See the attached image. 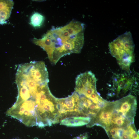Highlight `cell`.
<instances>
[{
  "instance_id": "cell-1",
  "label": "cell",
  "mask_w": 139,
  "mask_h": 139,
  "mask_svg": "<svg viewBox=\"0 0 139 139\" xmlns=\"http://www.w3.org/2000/svg\"><path fill=\"white\" fill-rule=\"evenodd\" d=\"M84 24L72 20L62 27L53 28L40 39L33 42L46 53L49 60L55 64L62 57L80 53L84 44Z\"/></svg>"
},
{
  "instance_id": "cell-2",
  "label": "cell",
  "mask_w": 139,
  "mask_h": 139,
  "mask_svg": "<svg viewBox=\"0 0 139 139\" xmlns=\"http://www.w3.org/2000/svg\"><path fill=\"white\" fill-rule=\"evenodd\" d=\"M40 86L19 92L16 101L6 111V115L27 126L45 127V99L40 91Z\"/></svg>"
},
{
  "instance_id": "cell-3",
  "label": "cell",
  "mask_w": 139,
  "mask_h": 139,
  "mask_svg": "<svg viewBox=\"0 0 139 139\" xmlns=\"http://www.w3.org/2000/svg\"><path fill=\"white\" fill-rule=\"evenodd\" d=\"M111 55L116 59L121 68L127 72L135 60V46L131 33L127 32L109 44Z\"/></svg>"
},
{
  "instance_id": "cell-4",
  "label": "cell",
  "mask_w": 139,
  "mask_h": 139,
  "mask_svg": "<svg viewBox=\"0 0 139 139\" xmlns=\"http://www.w3.org/2000/svg\"><path fill=\"white\" fill-rule=\"evenodd\" d=\"M137 105L136 97L130 94L111 102L112 116L115 118H121L128 123H134Z\"/></svg>"
},
{
  "instance_id": "cell-5",
  "label": "cell",
  "mask_w": 139,
  "mask_h": 139,
  "mask_svg": "<svg viewBox=\"0 0 139 139\" xmlns=\"http://www.w3.org/2000/svg\"><path fill=\"white\" fill-rule=\"evenodd\" d=\"M112 84V88L117 96L124 95L136 88L138 84L136 77L130 71L115 74L113 77Z\"/></svg>"
},
{
  "instance_id": "cell-6",
  "label": "cell",
  "mask_w": 139,
  "mask_h": 139,
  "mask_svg": "<svg viewBox=\"0 0 139 139\" xmlns=\"http://www.w3.org/2000/svg\"><path fill=\"white\" fill-rule=\"evenodd\" d=\"M14 4L12 0H0V24L6 23Z\"/></svg>"
},
{
  "instance_id": "cell-7",
  "label": "cell",
  "mask_w": 139,
  "mask_h": 139,
  "mask_svg": "<svg viewBox=\"0 0 139 139\" xmlns=\"http://www.w3.org/2000/svg\"><path fill=\"white\" fill-rule=\"evenodd\" d=\"M90 121L88 117H75L65 119L62 120L61 124L68 126H74L88 125Z\"/></svg>"
},
{
  "instance_id": "cell-8",
  "label": "cell",
  "mask_w": 139,
  "mask_h": 139,
  "mask_svg": "<svg viewBox=\"0 0 139 139\" xmlns=\"http://www.w3.org/2000/svg\"><path fill=\"white\" fill-rule=\"evenodd\" d=\"M45 20L44 16L41 14L35 12L31 16L30 24L35 28L40 27L43 24Z\"/></svg>"
},
{
  "instance_id": "cell-9",
  "label": "cell",
  "mask_w": 139,
  "mask_h": 139,
  "mask_svg": "<svg viewBox=\"0 0 139 139\" xmlns=\"http://www.w3.org/2000/svg\"><path fill=\"white\" fill-rule=\"evenodd\" d=\"M88 137V136L87 134L85 133L81 135L74 139H87Z\"/></svg>"
}]
</instances>
